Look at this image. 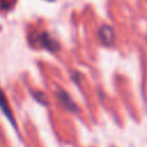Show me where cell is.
I'll list each match as a JSON object with an SVG mask.
<instances>
[{
  "mask_svg": "<svg viewBox=\"0 0 147 147\" xmlns=\"http://www.w3.org/2000/svg\"><path fill=\"white\" fill-rule=\"evenodd\" d=\"M57 100H59V102H60V105L65 109V110H68V111H70V113H78V106L72 101V99H71V96L68 94V92H65V91H63V90H61V91H59L57 92Z\"/></svg>",
  "mask_w": 147,
  "mask_h": 147,
  "instance_id": "cell-3",
  "label": "cell"
},
{
  "mask_svg": "<svg viewBox=\"0 0 147 147\" xmlns=\"http://www.w3.org/2000/svg\"><path fill=\"white\" fill-rule=\"evenodd\" d=\"M47 1H54V0H47Z\"/></svg>",
  "mask_w": 147,
  "mask_h": 147,
  "instance_id": "cell-6",
  "label": "cell"
},
{
  "mask_svg": "<svg viewBox=\"0 0 147 147\" xmlns=\"http://www.w3.org/2000/svg\"><path fill=\"white\" fill-rule=\"evenodd\" d=\"M96 34H98V38H99L100 42L103 46H113L114 45L115 39H116V34H115L114 29L110 25H108V24L101 25L98 29Z\"/></svg>",
  "mask_w": 147,
  "mask_h": 147,
  "instance_id": "cell-2",
  "label": "cell"
},
{
  "mask_svg": "<svg viewBox=\"0 0 147 147\" xmlns=\"http://www.w3.org/2000/svg\"><path fill=\"white\" fill-rule=\"evenodd\" d=\"M0 109L2 110V113L5 114V116L8 118V121H10V123L14 125V127H16V123H15V119H14V115L10 110V107L8 106V101H7V98L2 91V88L0 87Z\"/></svg>",
  "mask_w": 147,
  "mask_h": 147,
  "instance_id": "cell-4",
  "label": "cell"
},
{
  "mask_svg": "<svg viewBox=\"0 0 147 147\" xmlns=\"http://www.w3.org/2000/svg\"><path fill=\"white\" fill-rule=\"evenodd\" d=\"M29 41L32 46H38V47H42L49 52L56 53L60 51V44L51 37V34L48 32H32L29 36Z\"/></svg>",
  "mask_w": 147,
  "mask_h": 147,
  "instance_id": "cell-1",
  "label": "cell"
},
{
  "mask_svg": "<svg viewBox=\"0 0 147 147\" xmlns=\"http://www.w3.org/2000/svg\"><path fill=\"white\" fill-rule=\"evenodd\" d=\"M31 94H32L33 99H34L37 102H39V103H41V105H48L47 96H46V95H45L42 92L37 91V92H31Z\"/></svg>",
  "mask_w": 147,
  "mask_h": 147,
  "instance_id": "cell-5",
  "label": "cell"
}]
</instances>
